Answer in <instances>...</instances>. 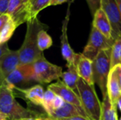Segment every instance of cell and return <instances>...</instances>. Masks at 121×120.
<instances>
[{
    "label": "cell",
    "mask_w": 121,
    "mask_h": 120,
    "mask_svg": "<svg viewBox=\"0 0 121 120\" xmlns=\"http://www.w3.org/2000/svg\"><path fill=\"white\" fill-rule=\"evenodd\" d=\"M26 33L23 42L18 50L20 64H32L43 54L38 47V33L41 30H48V26L38 17L31 18L27 23Z\"/></svg>",
    "instance_id": "obj_1"
},
{
    "label": "cell",
    "mask_w": 121,
    "mask_h": 120,
    "mask_svg": "<svg viewBox=\"0 0 121 120\" xmlns=\"http://www.w3.org/2000/svg\"><path fill=\"white\" fill-rule=\"evenodd\" d=\"M0 112L7 117L8 120L38 117L36 112L23 107L17 102L13 90L5 83L0 85Z\"/></svg>",
    "instance_id": "obj_2"
},
{
    "label": "cell",
    "mask_w": 121,
    "mask_h": 120,
    "mask_svg": "<svg viewBox=\"0 0 121 120\" xmlns=\"http://www.w3.org/2000/svg\"><path fill=\"white\" fill-rule=\"evenodd\" d=\"M77 86V94L86 115L91 120H99L101 103L97 96L94 85H89L79 78Z\"/></svg>",
    "instance_id": "obj_3"
},
{
    "label": "cell",
    "mask_w": 121,
    "mask_h": 120,
    "mask_svg": "<svg viewBox=\"0 0 121 120\" xmlns=\"http://www.w3.org/2000/svg\"><path fill=\"white\" fill-rule=\"evenodd\" d=\"M111 49L101 51L92 61L93 79L101 92L103 98L107 94L108 78L111 71Z\"/></svg>",
    "instance_id": "obj_4"
},
{
    "label": "cell",
    "mask_w": 121,
    "mask_h": 120,
    "mask_svg": "<svg viewBox=\"0 0 121 120\" xmlns=\"http://www.w3.org/2000/svg\"><path fill=\"white\" fill-rule=\"evenodd\" d=\"M33 65L34 81L40 83H50L59 80L62 74V68L48 62L44 55L35 61Z\"/></svg>",
    "instance_id": "obj_5"
},
{
    "label": "cell",
    "mask_w": 121,
    "mask_h": 120,
    "mask_svg": "<svg viewBox=\"0 0 121 120\" xmlns=\"http://www.w3.org/2000/svg\"><path fill=\"white\" fill-rule=\"evenodd\" d=\"M113 42V39H108L92 26L88 42L82 54L93 61L101 51L111 49Z\"/></svg>",
    "instance_id": "obj_6"
},
{
    "label": "cell",
    "mask_w": 121,
    "mask_h": 120,
    "mask_svg": "<svg viewBox=\"0 0 121 120\" xmlns=\"http://www.w3.org/2000/svg\"><path fill=\"white\" fill-rule=\"evenodd\" d=\"M48 88L51 90L55 95L61 97L65 102L68 103L74 107H76L82 113V115L88 118L89 117L86 115V112H84L81 100L79 99V97L77 93H75L74 91L70 89L69 87H67L62 80L59 79L55 83H51L48 86Z\"/></svg>",
    "instance_id": "obj_7"
},
{
    "label": "cell",
    "mask_w": 121,
    "mask_h": 120,
    "mask_svg": "<svg viewBox=\"0 0 121 120\" xmlns=\"http://www.w3.org/2000/svg\"><path fill=\"white\" fill-rule=\"evenodd\" d=\"M31 81H34L33 65L20 64L7 76L3 83L13 90L17 86L24 85Z\"/></svg>",
    "instance_id": "obj_8"
},
{
    "label": "cell",
    "mask_w": 121,
    "mask_h": 120,
    "mask_svg": "<svg viewBox=\"0 0 121 120\" xmlns=\"http://www.w3.org/2000/svg\"><path fill=\"white\" fill-rule=\"evenodd\" d=\"M101 8L107 16L112 28V37L115 40L121 36V17L116 0H101Z\"/></svg>",
    "instance_id": "obj_9"
},
{
    "label": "cell",
    "mask_w": 121,
    "mask_h": 120,
    "mask_svg": "<svg viewBox=\"0 0 121 120\" xmlns=\"http://www.w3.org/2000/svg\"><path fill=\"white\" fill-rule=\"evenodd\" d=\"M73 0L68 3L67 10L66 13V16L62 21V34L60 36V41H61V52L62 57L67 62V64H74V59L76 57V54L72 48L71 47L67 36V27L68 23L69 21L70 18V6Z\"/></svg>",
    "instance_id": "obj_10"
},
{
    "label": "cell",
    "mask_w": 121,
    "mask_h": 120,
    "mask_svg": "<svg viewBox=\"0 0 121 120\" xmlns=\"http://www.w3.org/2000/svg\"><path fill=\"white\" fill-rule=\"evenodd\" d=\"M16 27L30 20L28 4L21 0H10L6 12Z\"/></svg>",
    "instance_id": "obj_11"
},
{
    "label": "cell",
    "mask_w": 121,
    "mask_h": 120,
    "mask_svg": "<svg viewBox=\"0 0 121 120\" xmlns=\"http://www.w3.org/2000/svg\"><path fill=\"white\" fill-rule=\"evenodd\" d=\"M20 65L18 50H11L0 60V85L7 76Z\"/></svg>",
    "instance_id": "obj_12"
},
{
    "label": "cell",
    "mask_w": 121,
    "mask_h": 120,
    "mask_svg": "<svg viewBox=\"0 0 121 120\" xmlns=\"http://www.w3.org/2000/svg\"><path fill=\"white\" fill-rule=\"evenodd\" d=\"M74 65L79 78L89 85H94L92 61L86 58L82 53H77L74 59Z\"/></svg>",
    "instance_id": "obj_13"
},
{
    "label": "cell",
    "mask_w": 121,
    "mask_h": 120,
    "mask_svg": "<svg viewBox=\"0 0 121 120\" xmlns=\"http://www.w3.org/2000/svg\"><path fill=\"white\" fill-rule=\"evenodd\" d=\"M92 26L108 39H113L111 23L107 16L101 8L98 9L93 16Z\"/></svg>",
    "instance_id": "obj_14"
},
{
    "label": "cell",
    "mask_w": 121,
    "mask_h": 120,
    "mask_svg": "<svg viewBox=\"0 0 121 120\" xmlns=\"http://www.w3.org/2000/svg\"><path fill=\"white\" fill-rule=\"evenodd\" d=\"M13 89L19 91L23 96V98L29 101L32 104L37 106H42L44 95V88L40 84L33 86L27 89H22L18 87Z\"/></svg>",
    "instance_id": "obj_15"
},
{
    "label": "cell",
    "mask_w": 121,
    "mask_h": 120,
    "mask_svg": "<svg viewBox=\"0 0 121 120\" xmlns=\"http://www.w3.org/2000/svg\"><path fill=\"white\" fill-rule=\"evenodd\" d=\"M77 116H82L85 117L76 107L68 103L65 102L63 105L60 108L57 110H55L52 112L50 117H49L52 120H58L70 118L73 117H77Z\"/></svg>",
    "instance_id": "obj_16"
},
{
    "label": "cell",
    "mask_w": 121,
    "mask_h": 120,
    "mask_svg": "<svg viewBox=\"0 0 121 120\" xmlns=\"http://www.w3.org/2000/svg\"><path fill=\"white\" fill-rule=\"evenodd\" d=\"M107 94L111 104L117 107V102L121 97V91L113 69H111L107 83Z\"/></svg>",
    "instance_id": "obj_17"
},
{
    "label": "cell",
    "mask_w": 121,
    "mask_h": 120,
    "mask_svg": "<svg viewBox=\"0 0 121 120\" xmlns=\"http://www.w3.org/2000/svg\"><path fill=\"white\" fill-rule=\"evenodd\" d=\"M67 70L62 72L61 79L62 82L70 89L74 91L77 93V82L79 79V76L77 74V69L74 64L67 65Z\"/></svg>",
    "instance_id": "obj_18"
},
{
    "label": "cell",
    "mask_w": 121,
    "mask_h": 120,
    "mask_svg": "<svg viewBox=\"0 0 121 120\" xmlns=\"http://www.w3.org/2000/svg\"><path fill=\"white\" fill-rule=\"evenodd\" d=\"M99 120H118L117 107H115L111 104L108 94L103 98Z\"/></svg>",
    "instance_id": "obj_19"
},
{
    "label": "cell",
    "mask_w": 121,
    "mask_h": 120,
    "mask_svg": "<svg viewBox=\"0 0 121 120\" xmlns=\"http://www.w3.org/2000/svg\"><path fill=\"white\" fill-rule=\"evenodd\" d=\"M51 0H28V7L30 13V19L38 17V13L50 6Z\"/></svg>",
    "instance_id": "obj_20"
},
{
    "label": "cell",
    "mask_w": 121,
    "mask_h": 120,
    "mask_svg": "<svg viewBox=\"0 0 121 120\" xmlns=\"http://www.w3.org/2000/svg\"><path fill=\"white\" fill-rule=\"evenodd\" d=\"M119 64H121V36L114 40L111 47V69Z\"/></svg>",
    "instance_id": "obj_21"
},
{
    "label": "cell",
    "mask_w": 121,
    "mask_h": 120,
    "mask_svg": "<svg viewBox=\"0 0 121 120\" xmlns=\"http://www.w3.org/2000/svg\"><path fill=\"white\" fill-rule=\"evenodd\" d=\"M37 43L38 47L41 52L50 48L52 45V39L47 33V30L43 29L39 31L37 37Z\"/></svg>",
    "instance_id": "obj_22"
},
{
    "label": "cell",
    "mask_w": 121,
    "mask_h": 120,
    "mask_svg": "<svg viewBox=\"0 0 121 120\" xmlns=\"http://www.w3.org/2000/svg\"><path fill=\"white\" fill-rule=\"evenodd\" d=\"M16 25L13 21L10 18L2 28L0 31V42L1 44L6 43L8 40L12 37L15 30L16 29Z\"/></svg>",
    "instance_id": "obj_23"
},
{
    "label": "cell",
    "mask_w": 121,
    "mask_h": 120,
    "mask_svg": "<svg viewBox=\"0 0 121 120\" xmlns=\"http://www.w3.org/2000/svg\"><path fill=\"white\" fill-rule=\"evenodd\" d=\"M55 96H56V95L51 90H50L48 88L44 93L42 107L43 108L45 112L47 113V115L49 117H50L52 112L54 111L52 104H53V100H54Z\"/></svg>",
    "instance_id": "obj_24"
},
{
    "label": "cell",
    "mask_w": 121,
    "mask_h": 120,
    "mask_svg": "<svg viewBox=\"0 0 121 120\" xmlns=\"http://www.w3.org/2000/svg\"><path fill=\"white\" fill-rule=\"evenodd\" d=\"M89 8L90 12L92 15L95 13V12L101 8V0H86Z\"/></svg>",
    "instance_id": "obj_25"
},
{
    "label": "cell",
    "mask_w": 121,
    "mask_h": 120,
    "mask_svg": "<svg viewBox=\"0 0 121 120\" xmlns=\"http://www.w3.org/2000/svg\"><path fill=\"white\" fill-rule=\"evenodd\" d=\"M111 69H113L115 73V75L116 76V79H117V81H118V85L121 91V64H117Z\"/></svg>",
    "instance_id": "obj_26"
},
{
    "label": "cell",
    "mask_w": 121,
    "mask_h": 120,
    "mask_svg": "<svg viewBox=\"0 0 121 120\" xmlns=\"http://www.w3.org/2000/svg\"><path fill=\"white\" fill-rule=\"evenodd\" d=\"M64 103H65L64 100L61 97H60V96L56 95V96L55 97V99L53 100V104H52L54 110L60 108L63 105Z\"/></svg>",
    "instance_id": "obj_27"
},
{
    "label": "cell",
    "mask_w": 121,
    "mask_h": 120,
    "mask_svg": "<svg viewBox=\"0 0 121 120\" xmlns=\"http://www.w3.org/2000/svg\"><path fill=\"white\" fill-rule=\"evenodd\" d=\"M10 0H0V14H6Z\"/></svg>",
    "instance_id": "obj_28"
},
{
    "label": "cell",
    "mask_w": 121,
    "mask_h": 120,
    "mask_svg": "<svg viewBox=\"0 0 121 120\" xmlns=\"http://www.w3.org/2000/svg\"><path fill=\"white\" fill-rule=\"evenodd\" d=\"M9 51H10V49L8 47L7 42L6 43H4V44H1L0 45V60Z\"/></svg>",
    "instance_id": "obj_29"
},
{
    "label": "cell",
    "mask_w": 121,
    "mask_h": 120,
    "mask_svg": "<svg viewBox=\"0 0 121 120\" xmlns=\"http://www.w3.org/2000/svg\"><path fill=\"white\" fill-rule=\"evenodd\" d=\"M10 19V17L8 14H1L0 15V31L1 30L2 28L4 26L6 23Z\"/></svg>",
    "instance_id": "obj_30"
},
{
    "label": "cell",
    "mask_w": 121,
    "mask_h": 120,
    "mask_svg": "<svg viewBox=\"0 0 121 120\" xmlns=\"http://www.w3.org/2000/svg\"><path fill=\"white\" fill-rule=\"evenodd\" d=\"M91 120L90 119L82 117V116H77V117H70V118H67V119H62V120Z\"/></svg>",
    "instance_id": "obj_31"
},
{
    "label": "cell",
    "mask_w": 121,
    "mask_h": 120,
    "mask_svg": "<svg viewBox=\"0 0 121 120\" xmlns=\"http://www.w3.org/2000/svg\"><path fill=\"white\" fill-rule=\"evenodd\" d=\"M67 1V0H51L50 6H57L62 4L65 2Z\"/></svg>",
    "instance_id": "obj_32"
},
{
    "label": "cell",
    "mask_w": 121,
    "mask_h": 120,
    "mask_svg": "<svg viewBox=\"0 0 121 120\" xmlns=\"http://www.w3.org/2000/svg\"><path fill=\"white\" fill-rule=\"evenodd\" d=\"M116 4L118 5V7L119 11H120V14H121V0H116Z\"/></svg>",
    "instance_id": "obj_33"
},
{
    "label": "cell",
    "mask_w": 121,
    "mask_h": 120,
    "mask_svg": "<svg viewBox=\"0 0 121 120\" xmlns=\"http://www.w3.org/2000/svg\"><path fill=\"white\" fill-rule=\"evenodd\" d=\"M0 120H8L7 117L1 112H0Z\"/></svg>",
    "instance_id": "obj_34"
},
{
    "label": "cell",
    "mask_w": 121,
    "mask_h": 120,
    "mask_svg": "<svg viewBox=\"0 0 121 120\" xmlns=\"http://www.w3.org/2000/svg\"><path fill=\"white\" fill-rule=\"evenodd\" d=\"M117 108L120 110V111L121 112V97L118 99V100L117 102Z\"/></svg>",
    "instance_id": "obj_35"
},
{
    "label": "cell",
    "mask_w": 121,
    "mask_h": 120,
    "mask_svg": "<svg viewBox=\"0 0 121 120\" xmlns=\"http://www.w3.org/2000/svg\"><path fill=\"white\" fill-rule=\"evenodd\" d=\"M34 120H47V119H43V118H42V117H38L35 118Z\"/></svg>",
    "instance_id": "obj_36"
},
{
    "label": "cell",
    "mask_w": 121,
    "mask_h": 120,
    "mask_svg": "<svg viewBox=\"0 0 121 120\" xmlns=\"http://www.w3.org/2000/svg\"><path fill=\"white\" fill-rule=\"evenodd\" d=\"M35 118H25V119H20V120H34Z\"/></svg>",
    "instance_id": "obj_37"
},
{
    "label": "cell",
    "mask_w": 121,
    "mask_h": 120,
    "mask_svg": "<svg viewBox=\"0 0 121 120\" xmlns=\"http://www.w3.org/2000/svg\"><path fill=\"white\" fill-rule=\"evenodd\" d=\"M21 1H23V3H25V4H28V0H21Z\"/></svg>",
    "instance_id": "obj_38"
},
{
    "label": "cell",
    "mask_w": 121,
    "mask_h": 120,
    "mask_svg": "<svg viewBox=\"0 0 121 120\" xmlns=\"http://www.w3.org/2000/svg\"><path fill=\"white\" fill-rule=\"evenodd\" d=\"M47 120H52V119H50V117H48V118L47 119Z\"/></svg>",
    "instance_id": "obj_39"
},
{
    "label": "cell",
    "mask_w": 121,
    "mask_h": 120,
    "mask_svg": "<svg viewBox=\"0 0 121 120\" xmlns=\"http://www.w3.org/2000/svg\"><path fill=\"white\" fill-rule=\"evenodd\" d=\"M121 120V118H120V119H119V120Z\"/></svg>",
    "instance_id": "obj_40"
},
{
    "label": "cell",
    "mask_w": 121,
    "mask_h": 120,
    "mask_svg": "<svg viewBox=\"0 0 121 120\" xmlns=\"http://www.w3.org/2000/svg\"><path fill=\"white\" fill-rule=\"evenodd\" d=\"M0 45H1V42H0Z\"/></svg>",
    "instance_id": "obj_41"
},
{
    "label": "cell",
    "mask_w": 121,
    "mask_h": 120,
    "mask_svg": "<svg viewBox=\"0 0 121 120\" xmlns=\"http://www.w3.org/2000/svg\"><path fill=\"white\" fill-rule=\"evenodd\" d=\"M0 15H1V14H0Z\"/></svg>",
    "instance_id": "obj_42"
}]
</instances>
